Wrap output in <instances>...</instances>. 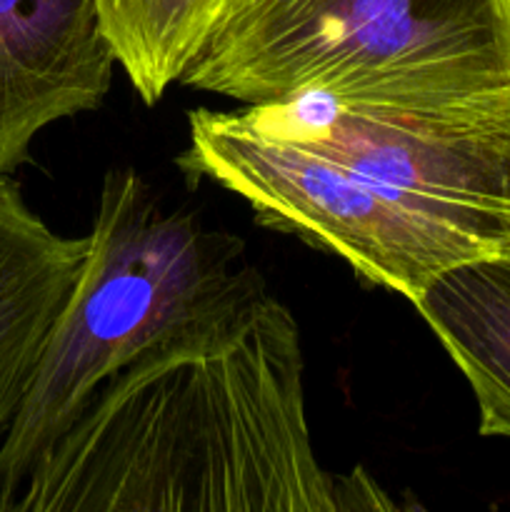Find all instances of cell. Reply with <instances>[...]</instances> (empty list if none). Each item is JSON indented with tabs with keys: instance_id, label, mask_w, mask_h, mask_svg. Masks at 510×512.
<instances>
[{
	"instance_id": "cell-6",
	"label": "cell",
	"mask_w": 510,
	"mask_h": 512,
	"mask_svg": "<svg viewBox=\"0 0 510 512\" xmlns=\"http://www.w3.org/2000/svg\"><path fill=\"white\" fill-rule=\"evenodd\" d=\"M113 65L98 0H0V173L48 125L100 108Z\"/></svg>"
},
{
	"instance_id": "cell-3",
	"label": "cell",
	"mask_w": 510,
	"mask_h": 512,
	"mask_svg": "<svg viewBox=\"0 0 510 512\" xmlns=\"http://www.w3.org/2000/svg\"><path fill=\"white\" fill-rule=\"evenodd\" d=\"M178 83L245 105L440 108L510 85V0H228Z\"/></svg>"
},
{
	"instance_id": "cell-2",
	"label": "cell",
	"mask_w": 510,
	"mask_h": 512,
	"mask_svg": "<svg viewBox=\"0 0 510 512\" xmlns=\"http://www.w3.org/2000/svg\"><path fill=\"white\" fill-rule=\"evenodd\" d=\"M263 283L243 240L165 210L133 170H108L83 270L0 438V512L115 373L170 330Z\"/></svg>"
},
{
	"instance_id": "cell-1",
	"label": "cell",
	"mask_w": 510,
	"mask_h": 512,
	"mask_svg": "<svg viewBox=\"0 0 510 512\" xmlns=\"http://www.w3.org/2000/svg\"><path fill=\"white\" fill-rule=\"evenodd\" d=\"M358 480L315 458L298 323L263 283L115 373L10 512H338L375 503Z\"/></svg>"
},
{
	"instance_id": "cell-5",
	"label": "cell",
	"mask_w": 510,
	"mask_h": 512,
	"mask_svg": "<svg viewBox=\"0 0 510 512\" xmlns=\"http://www.w3.org/2000/svg\"><path fill=\"white\" fill-rule=\"evenodd\" d=\"M240 113L265 133L358 170L488 258H510V85L440 108L303 95Z\"/></svg>"
},
{
	"instance_id": "cell-4",
	"label": "cell",
	"mask_w": 510,
	"mask_h": 512,
	"mask_svg": "<svg viewBox=\"0 0 510 512\" xmlns=\"http://www.w3.org/2000/svg\"><path fill=\"white\" fill-rule=\"evenodd\" d=\"M188 125L178 168L190 180H213L243 198L258 223L348 260L360 278L410 303L445 270L488 258L463 233L410 208L375 180L255 128L240 110H190Z\"/></svg>"
},
{
	"instance_id": "cell-7",
	"label": "cell",
	"mask_w": 510,
	"mask_h": 512,
	"mask_svg": "<svg viewBox=\"0 0 510 512\" xmlns=\"http://www.w3.org/2000/svg\"><path fill=\"white\" fill-rule=\"evenodd\" d=\"M88 255V238L53 233L0 173V438L13 420L55 318Z\"/></svg>"
},
{
	"instance_id": "cell-8",
	"label": "cell",
	"mask_w": 510,
	"mask_h": 512,
	"mask_svg": "<svg viewBox=\"0 0 510 512\" xmlns=\"http://www.w3.org/2000/svg\"><path fill=\"white\" fill-rule=\"evenodd\" d=\"M413 305L473 388L480 435L510 438V258L445 270Z\"/></svg>"
},
{
	"instance_id": "cell-9",
	"label": "cell",
	"mask_w": 510,
	"mask_h": 512,
	"mask_svg": "<svg viewBox=\"0 0 510 512\" xmlns=\"http://www.w3.org/2000/svg\"><path fill=\"white\" fill-rule=\"evenodd\" d=\"M228 0H98L115 63L145 105L178 83Z\"/></svg>"
}]
</instances>
